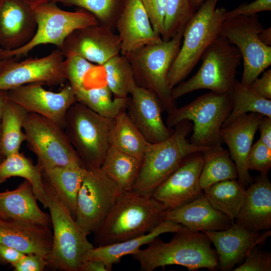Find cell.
Returning a JSON list of instances; mask_svg holds the SVG:
<instances>
[{"mask_svg": "<svg viewBox=\"0 0 271 271\" xmlns=\"http://www.w3.org/2000/svg\"><path fill=\"white\" fill-rule=\"evenodd\" d=\"M211 243L205 233L192 231L184 226L175 232L170 241L165 242L158 236L132 256L144 271H153L170 265H182L189 270L202 268L214 270L218 268L219 262Z\"/></svg>", "mask_w": 271, "mask_h": 271, "instance_id": "1", "label": "cell"}, {"mask_svg": "<svg viewBox=\"0 0 271 271\" xmlns=\"http://www.w3.org/2000/svg\"><path fill=\"white\" fill-rule=\"evenodd\" d=\"M166 210L152 196L123 192L94 233V244L108 245L146 234L164 221Z\"/></svg>", "mask_w": 271, "mask_h": 271, "instance_id": "2", "label": "cell"}, {"mask_svg": "<svg viewBox=\"0 0 271 271\" xmlns=\"http://www.w3.org/2000/svg\"><path fill=\"white\" fill-rule=\"evenodd\" d=\"M174 128L166 140L157 143H148L137 178L131 190L141 195L150 197L155 189L170 176L190 155L203 152L209 147L191 144L188 137L192 123L183 120Z\"/></svg>", "mask_w": 271, "mask_h": 271, "instance_id": "3", "label": "cell"}, {"mask_svg": "<svg viewBox=\"0 0 271 271\" xmlns=\"http://www.w3.org/2000/svg\"><path fill=\"white\" fill-rule=\"evenodd\" d=\"M218 0H206L185 26L180 50L168 74L172 89L184 81L209 46L220 36L227 10L216 8Z\"/></svg>", "mask_w": 271, "mask_h": 271, "instance_id": "4", "label": "cell"}, {"mask_svg": "<svg viewBox=\"0 0 271 271\" xmlns=\"http://www.w3.org/2000/svg\"><path fill=\"white\" fill-rule=\"evenodd\" d=\"M47 208L53 227L52 249L45 258L48 266L64 271H80L95 246L64 205L51 185L43 179Z\"/></svg>", "mask_w": 271, "mask_h": 271, "instance_id": "5", "label": "cell"}, {"mask_svg": "<svg viewBox=\"0 0 271 271\" xmlns=\"http://www.w3.org/2000/svg\"><path fill=\"white\" fill-rule=\"evenodd\" d=\"M184 28L168 41L147 45L125 56L132 68L136 83L156 95L169 113L177 107L172 97L168 74L181 45Z\"/></svg>", "mask_w": 271, "mask_h": 271, "instance_id": "6", "label": "cell"}, {"mask_svg": "<svg viewBox=\"0 0 271 271\" xmlns=\"http://www.w3.org/2000/svg\"><path fill=\"white\" fill-rule=\"evenodd\" d=\"M113 119L101 116L77 101L67 111L64 129L85 169L101 167L110 145Z\"/></svg>", "mask_w": 271, "mask_h": 271, "instance_id": "7", "label": "cell"}, {"mask_svg": "<svg viewBox=\"0 0 271 271\" xmlns=\"http://www.w3.org/2000/svg\"><path fill=\"white\" fill-rule=\"evenodd\" d=\"M202 64L190 79L172 89V98L195 90L206 89L220 94H229L234 86L241 56L237 48L219 36L203 54Z\"/></svg>", "mask_w": 271, "mask_h": 271, "instance_id": "8", "label": "cell"}, {"mask_svg": "<svg viewBox=\"0 0 271 271\" xmlns=\"http://www.w3.org/2000/svg\"><path fill=\"white\" fill-rule=\"evenodd\" d=\"M232 108L229 94L210 91L172 110L166 124L173 128L183 120H189L192 123L191 144L202 147L222 145L220 131Z\"/></svg>", "mask_w": 271, "mask_h": 271, "instance_id": "9", "label": "cell"}, {"mask_svg": "<svg viewBox=\"0 0 271 271\" xmlns=\"http://www.w3.org/2000/svg\"><path fill=\"white\" fill-rule=\"evenodd\" d=\"M34 12L37 24L34 36L19 49L6 50L4 56L6 58L26 56L41 45L52 44L60 49L66 39L76 30L99 24L94 16L84 10L65 11L53 1L35 8Z\"/></svg>", "mask_w": 271, "mask_h": 271, "instance_id": "10", "label": "cell"}, {"mask_svg": "<svg viewBox=\"0 0 271 271\" xmlns=\"http://www.w3.org/2000/svg\"><path fill=\"white\" fill-rule=\"evenodd\" d=\"M23 129L28 148L36 155L43 170L82 166L64 128L55 122L28 112Z\"/></svg>", "mask_w": 271, "mask_h": 271, "instance_id": "11", "label": "cell"}, {"mask_svg": "<svg viewBox=\"0 0 271 271\" xmlns=\"http://www.w3.org/2000/svg\"><path fill=\"white\" fill-rule=\"evenodd\" d=\"M264 29L258 16H239L224 19L220 36L240 52L243 63L241 83L249 86L271 64V47L263 44L258 34Z\"/></svg>", "mask_w": 271, "mask_h": 271, "instance_id": "12", "label": "cell"}, {"mask_svg": "<svg viewBox=\"0 0 271 271\" xmlns=\"http://www.w3.org/2000/svg\"><path fill=\"white\" fill-rule=\"evenodd\" d=\"M122 193L100 167L86 170L77 196L76 222L87 235L94 233Z\"/></svg>", "mask_w": 271, "mask_h": 271, "instance_id": "13", "label": "cell"}, {"mask_svg": "<svg viewBox=\"0 0 271 271\" xmlns=\"http://www.w3.org/2000/svg\"><path fill=\"white\" fill-rule=\"evenodd\" d=\"M64 58L61 50L57 48L39 58L21 61H16L14 58L6 59L0 68V91L34 83L62 85L66 81L63 71Z\"/></svg>", "mask_w": 271, "mask_h": 271, "instance_id": "14", "label": "cell"}, {"mask_svg": "<svg viewBox=\"0 0 271 271\" xmlns=\"http://www.w3.org/2000/svg\"><path fill=\"white\" fill-rule=\"evenodd\" d=\"M40 83H30L7 91L8 99L28 112L42 116L64 128L69 108L77 102L73 88L68 84L58 92L46 89Z\"/></svg>", "mask_w": 271, "mask_h": 271, "instance_id": "15", "label": "cell"}, {"mask_svg": "<svg viewBox=\"0 0 271 271\" xmlns=\"http://www.w3.org/2000/svg\"><path fill=\"white\" fill-rule=\"evenodd\" d=\"M203 165L202 152L190 155L155 189L151 196L167 210L192 201L203 193L199 181Z\"/></svg>", "mask_w": 271, "mask_h": 271, "instance_id": "16", "label": "cell"}, {"mask_svg": "<svg viewBox=\"0 0 271 271\" xmlns=\"http://www.w3.org/2000/svg\"><path fill=\"white\" fill-rule=\"evenodd\" d=\"M60 49L64 57L75 54L101 66L113 56L120 54L121 42L114 31L98 24L74 31L66 39Z\"/></svg>", "mask_w": 271, "mask_h": 271, "instance_id": "17", "label": "cell"}, {"mask_svg": "<svg viewBox=\"0 0 271 271\" xmlns=\"http://www.w3.org/2000/svg\"><path fill=\"white\" fill-rule=\"evenodd\" d=\"M129 96L126 111L136 127L150 143H157L168 139L174 128L164 122V109L153 93L137 85Z\"/></svg>", "mask_w": 271, "mask_h": 271, "instance_id": "18", "label": "cell"}, {"mask_svg": "<svg viewBox=\"0 0 271 271\" xmlns=\"http://www.w3.org/2000/svg\"><path fill=\"white\" fill-rule=\"evenodd\" d=\"M202 232L215 247L219 265L223 271L232 270L252 248L263 243L271 234L270 230L262 233L248 230L234 221L224 230Z\"/></svg>", "mask_w": 271, "mask_h": 271, "instance_id": "19", "label": "cell"}, {"mask_svg": "<svg viewBox=\"0 0 271 271\" xmlns=\"http://www.w3.org/2000/svg\"><path fill=\"white\" fill-rule=\"evenodd\" d=\"M37 29L34 9L22 0H0V47L19 49L29 43Z\"/></svg>", "mask_w": 271, "mask_h": 271, "instance_id": "20", "label": "cell"}, {"mask_svg": "<svg viewBox=\"0 0 271 271\" xmlns=\"http://www.w3.org/2000/svg\"><path fill=\"white\" fill-rule=\"evenodd\" d=\"M263 115L257 113L242 115L221 128L220 134L228 148L238 173V181L245 188L251 183L247 158L259 122Z\"/></svg>", "mask_w": 271, "mask_h": 271, "instance_id": "21", "label": "cell"}, {"mask_svg": "<svg viewBox=\"0 0 271 271\" xmlns=\"http://www.w3.org/2000/svg\"><path fill=\"white\" fill-rule=\"evenodd\" d=\"M115 29L121 42L120 54L123 56L163 41L154 30L140 0H126Z\"/></svg>", "mask_w": 271, "mask_h": 271, "instance_id": "22", "label": "cell"}, {"mask_svg": "<svg viewBox=\"0 0 271 271\" xmlns=\"http://www.w3.org/2000/svg\"><path fill=\"white\" fill-rule=\"evenodd\" d=\"M0 243L46 258L52 249L53 232L49 226L0 219Z\"/></svg>", "mask_w": 271, "mask_h": 271, "instance_id": "23", "label": "cell"}, {"mask_svg": "<svg viewBox=\"0 0 271 271\" xmlns=\"http://www.w3.org/2000/svg\"><path fill=\"white\" fill-rule=\"evenodd\" d=\"M164 221H171L195 232L215 231L228 228L232 222L214 208L203 192L192 201L178 208L167 210Z\"/></svg>", "mask_w": 271, "mask_h": 271, "instance_id": "24", "label": "cell"}, {"mask_svg": "<svg viewBox=\"0 0 271 271\" xmlns=\"http://www.w3.org/2000/svg\"><path fill=\"white\" fill-rule=\"evenodd\" d=\"M235 222L255 232L271 228V183L267 175L256 177L246 189L243 203Z\"/></svg>", "mask_w": 271, "mask_h": 271, "instance_id": "25", "label": "cell"}, {"mask_svg": "<svg viewBox=\"0 0 271 271\" xmlns=\"http://www.w3.org/2000/svg\"><path fill=\"white\" fill-rule=\"evenodd\" d=\"M37 200L26 180L14 190L0 192V219L52 226L50 214L40 209Z\"/></svg>", "mask_w": 271, "mask_h": 271, "instance_id": "26", "label": "cell"}, {"mask_svg": "<svg viewBox=\"0 0 271 271\" xmlns=\"http://www.w3.org/2000/svg\"><path fill=\"white\" fill-rule=\"evenodd\" d=\"M183 227L173 221H163L151 231L140 236L108 245L95 246L89 251L86 260L101 261L107 271H111L113 265L119 262L122 257L133 254L142 246L148 244L161 234L175 233Z\"/></svg>", "mask_w": 271, "mask_h": 271, "instance_id": "27", "label": "cell"}, {"mask_svg": "<svg viewBox=\"0 0 271 271\" xmlns=\"http://www.w3.org/2000/svg\"><path fill=\"white\" fill-rule=\"evenodd\" d=\"M86 171L81 166L43 170V179L51 185L74 219L77 196Z\"/></svg>", "mask_w": 271, "mask_h": 271, "instance_id": "28", "label": "cell"}, {"mask_svg": "<svg viewBox=\"0 0 271 271\" xmlns=\"http://www.w3.org/2000/svg\"><path fill=\"white\" fill-rule=\"evenodd\" d=\"M28 112L20 104L7 100L2 114L0 125V158L19 152L25 141L23 123Z\"/></svg>", "mask_w": 271, "mask_h": 271, "instance_id": "29", "label": "cell"}, {"mask_svg": "<svg viewBox=\"0 0 271 271\" xmlns=\"http://www.w3.org/2000/svg\"><path fill=\"white\" fill-rule=\"evenodd\" d=\"M13 177L24 178L31 184L37 200L47 208L43 178V168L20 152L11 154L0 162V184Z\"/></svg>", "mask_w": 271, "mask_h": 271, "instance_id": "30", "label": "cell"}, {"mask_svg": "<svg viewBox=\"0 0 271 271\" xmlns=\"http://www.w3.org/2000/svg\"><path fill=\"white\" fill-rule=\"evenodd\" d=\"M202 155L203 165L199 181L203 190L219 182L238 179L235 164L228 151L222 145L210 147Z\"/></svg>", "mask_w": 271, "mask_h": 271, "instance_id": "31", "label": "cell"}, {"mask_svg": "<svg viewBox=\"0 0 271 271\" xmlns=\"http://www.w3.org/2000/svg\"><path fill=\"white\" fill-rule=\"evenodd\" d=\"M142 161L110 145L100 167L122 192L130 191L137 178Z\"/></svg>", "mask_w": 271, "mask_h": 271, "instance_id": "32", "label": "cell"}, {"mask_svg": "<svg viewBox=\"0 0 271 271\" xmlns=\"http://www.w3.org/2000/svg\"><path fill=\"white\" fill-rule=\"evenodd\" d=\"M203 191L212 206L234 222L243 203L245 187L237 179L227 180Z\"/></svg>", "mask_w": 271, "mask_h": 271, "instance_id": "33", "label": "cell"}, {"mask_svg": "<svg viewBox=\"0 0 271 271\" xmlns=\"http://www.w3.org/2000/svg\"><path fill=\"white\" fill-rule=\"evenodd\" d=\"M148 143L126 111L113 119L110 132L111 146L142 161Z\"/></svg>", "mask_w": 271, "mask_h": 271, "instance_id": "34", "label": "cell"}, {"mask_svg": "<svg viewBox=\"0 0 271 271\" xmlns=\"http://www.w3.org/2000/svg\"><path fill=\"white\" fill-rule=\"evenodd\" d=\"M74 90L77 102L104 117L113 119L126 111L128 105L129 96L112 97L113 95L106 84L95 87L85 86Z\"/></svg>", "mask_w": 271, "mask_h": 271, "instance_id": "35", "label": "cell"}, {"mask_svg": "<svg viewBox=\"0 0 271 271\" xmlns=\"http://www.w3.org/2000/svg\"><path fill=\"white\" fill-rule=\"evenodd\" d=\"M229 94L232 108L222 127L229 124L238 117L251 112L271 117V99L261 97L250 87L236 80Z\"/></svg>", "mask_w": 271, "mask_h": 271, "instance_id": "36", "label": "cell"}, {"mask_svg": "<svg viewBox=\"0 0 271 271\" xmlns=\"http://www.w3.org/2000/svg\"><path fill=\"white\" fill-rule=\"evenodd\" d=\"M105 74L106 85L114 97H128L137 85L132 68L125 56L119 54L102 66Z\"/></svg>", "mask_w": 271, "mask_h": 271, "instance_id": "37", "label": "cell"}, {"mask_svg": "<svg viewBox=\"0 0 271 271\" xmlns=\"http://www.w3.org/2000/svg\"><path fill=\"white\" fill-rule=\"evenodd\" d=\"M68 7H77L95 17L99 24L112 31L124 7L126 0H53Z\"/></svg>", "mask_w": 271, "mask_h": 271, "instance_id": "38", "label": "cell"}, {"mask_svg": "<svg viewBox=\"0 0 271 271\" xmlns=\"http://www.w3.org/2000/svg\"><path fill=\"white\" fill-rule=\"evenodd\" d=\"M196 12L191 0H167L161 38L166 41L174 37L192 18Z\"/></svg>", "mask_w": 271, "mask_h": 271, "instance_id": "39", "label": "cell"}, {"mask_svg": "<svg viewBox=\"0 0 271 271\" xmlns=\"http://www.w3.org/2000/svg\"><path fill=\"white\" fill-rule=\"evenodd\" d=\"M83 57L70 54L66 56L63 61V71L66 80L76 90L85 87V79L90 71L97 67Z\"/></svg>", "mask_w": 271, "mask_h": 271, "instance_id": "40", "label": "cell"}, {"mask_svg": "<svg viewBox=\"0 0 271 271\" xmlns=\"http://www.w3.org/2000/svg\"><path fill=\"white\" fill-rule=\"evenodd\" d=\"M247 168L255 170L261 175H267L271 168V149L265 146L259 139L252 145L249 153Z\"/></svg>", "mask_w": 271, "mask_h": 271, "instance_id": "41", "label": "cell"}, {"mask_svg": "<svg viewBox=\"0 0 271 271\" xmlns=\"http://www.w3.org/2000/svg\"><path fill=\"white\" fill-rule=\"evenodd\" d=\"M244 259V262L234 271L271 270V254L262 251L258 245L252 248Z\"/></svg>", "mask_w": 271, "mask_h": 271, "instance_id": "42", "label": "cell"}, {"mask_svg": "<svg viewBox=\"0 0 271 271\" xmlns=\"http://www.w3.org/2000/svg\"><path fill=\"white\" fill-rule=\"evenodd\" d=\"M150 20L154 30L162 36L167 0H140Z\"/></svg>", "mask_w": 271, "mask_h": 271, "instance_id": "43", "label": "cell"}, {"mask_svg": "<svg viewBox=\"0 0 271 271\" xmlns=\"http://www.w3.org/2000/svg\"><path fill=\"white\" fill-rule=\"evenodd\" d=\"M271 11V0H255L250 3H243L224 14V19L239 16H250L263 11Z\"/></svg>", "mask_w": 271, "mask_h": 271, "instance_id": "44", "label": "cell"}, {"mask_svg": "<svg viewBox=\"0 0 271 271\" xmlns=\"http://www.w3.org/2000/svg\"><path fill=\"white\" fill-rule=\"evenodd\" d=\"M48 264L45 257L35 254H25L12 266L15 271H43Z\"/></svg>", "mask_w": 271, "mask_h": 271, "instance_id": "45", "label": "cell"}, {"mask_svg": "<svg viewBox=\"0 0 271 271\" xmlns=\"http://www.w3.org/2000/svg\"><path fill=\"white\" fill-rule=\"evenodd\" d=\"M261 97L271 99V70L263 71L260 78H257L249 86Z\"/></svg>", "mask_w": 271, "mask_h": 271, "instance_id": "46", "label": "cell"}, {"mask_svg": "<svg viewBox=\"0 0 271 271\" xmlns=\"http://www.w3.org/2000/svg\"><path fill=\"white\" fill-rule=\"evenodd\" d=\"M25 254L13 247L0 243L1 263H9L13 265Z\"/></svg>", "mask_w": 271, "mask_h": 271, "instance_id": "47", "label": "cell"}, {"mask_svg": "<svg viewBox=\"0 0 271 271\" xmlns=\"http://www.w3.org/2000/svg\"><path fill=\"white\" fill-rule=\"evenodd\" d=\"M260 140L271 149V117L263 116L258 126Z\"/></svg>", "mask_w": 271, "mask_h": 271, "instance_id": "48", "label": "cell"}, {"mask_svg": "<svg viewBox=\"0 0 271 271\" xmlns=\"http://www.w3.org/2000/svg\"><path fill=\"white\" fill-rule=\"evenodd\" d=\"M80 271H107V270L101 261L87 259L82 263Z\"/></svg>", "mask_w": 271, "mask_h": 271, "instance_id": "49", "label": "cell"}, {"mask_svg": "<svg viewBox=\"0 0 271 271\" xmlns=\"http://www.w3.org/2000/svg\"><path fill=\"white\" fill-rule=\"evenodd\" d=\"M258 37L261 42L267 46L271 45V28L270 27L263 29L258 34Z\"/></svg>", "mask_w": 271, "mask_h": 271, "instance_id": "50", "label": "cell"}, {"mask_svg": "<svg viewBox=\"0 0 271 271\" xmlns=\"http://www.w3.org/2000/svg\"><path fill=\"white\" fill-rule=\"evenodd\" d=\"M29 5L33 9L35 8L51 2L53 0H22Z\"/></svg>", "mask_w": 271, "mask_h": 271, "instance_id": "51", "label": "cell"}, {"mask_svg": "<svg viewBox=\"0 0 271 271\" xmlns=\"http://www.w3.org/2000/svg\"><path fill=\"white\" fill-rule=\"evenodd\" d=\"M7 99V91H0V125L3 109Z\"/></svg>", "mask_w": 271, "mask_h": 271, "instance_id": "52", "label": "cell"}, {"mask_svg": "<svg viewBox=\"0 0 271 271\" xmlns=\"http://www.w3.org/2000/svg\"><path fill=\"white\" fill-rule=\"evenodd\" d=\"M6 50L0 47V68L2 66V64L3 62V61L6 59V58L4 56V52Z\"/></svg>", "mask_w": 271, "mask_h": 271, "instance_id": "53", "label": "cell"}, {"mask_svg": "<svg viewBox=\"0 0 271 271\" xmlns=\"http://www.w3.org/2000/svg\"><path fill=\"white\" fill-rule=\"evenodd\" d=\"M206 0H191L192 3L194 7V8L196 9V8H198L199 6Z\"/></svg>", "mask_w": 271, "mask_h": 271, "instance_id": "54", "label": "cell"}, {"mask_svg": "<svg viewBox=\"0 0 271 271\" xmlns=\"http://www.w3.org/2000/svg\"><path fill=\"white\" fill-rule=\"evenodd\" d=\"M2 161V159L0 158V162Z\"/></svg>", "mask_w": 271, "mask_h": 271, "instance_id": "55", "label": "cell"}, {"mask_svg": "<svg viewBox=\"0 0 271 271\" xmlns=\"http://www.w3.org/2000/svg\"></svg>", "mask_w": 271, "mask_h": 271, "instance_id": "56", "label": "cell"}]
</instances>
